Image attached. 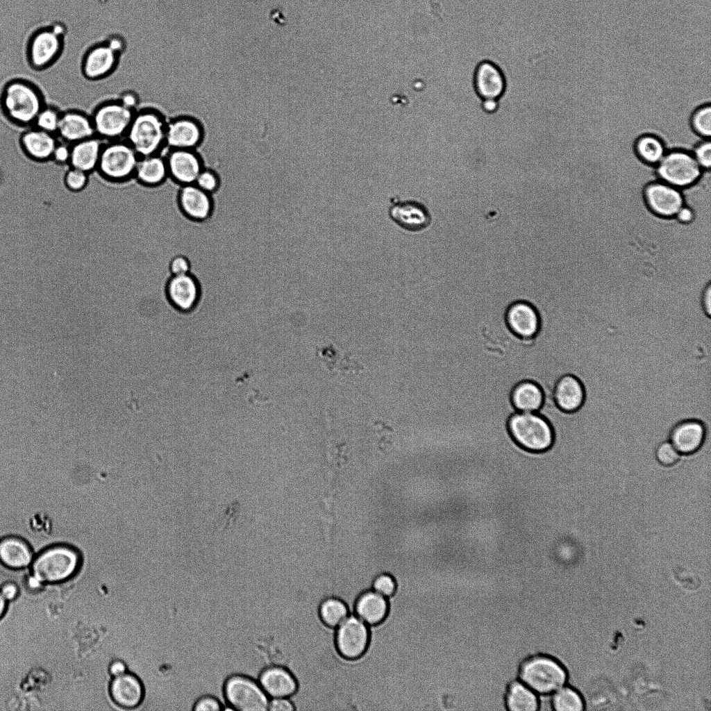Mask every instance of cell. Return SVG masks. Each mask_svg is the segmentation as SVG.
<instances>
[{
  "label": "cell",
  "instance_id": "cell-46",
  "mask_svg": "<svg viewBox=\"0 0 711 711\" xmlns=\"http://www.w3.org/2000/svg\"><path fill=\"white\" fill-rule=\"evenodd\" d=\"M0 592L8 602L14 601L20 594L19 585L12 580L6 581L1 585Z\"/></svg>",
  "mask_w": 711,
  "mask_h": 711
},
{
  "label": "cell",
  "instance_id": "cell-33",
  "mask_svg": "<svg viewBox=\"0 0 711 711\" xmlns=\"http://www.w3.org/2000/svg\"><path fill=\"white\" fill-rule=\"evenodd\" d=\"M511 399L518 412H536L542 406L543 393L538 385L525 380L515 387Z\"/></svg>",
  "mask_w": 711,
  "mask_h": 711
},
{
  "label": "cell",
  "instance_id": "cell-13",
  "mask_svg": "<svg viewBox=\"0 0 711 711\" xmlns=\"http://www.w3.org/2000/svg\"><path fill=\"white\" fill-rule=\"evenodd\" d=\"M176 202L181 212L195 222H203L209 219L215 209L213 195L203 191L194 183L178 187Z\"/></svg>",
  "mask_w": 711,
  "mask_h": 711
},
{
  "label": "cell",
  "instance_id": "cell-24",
  "mask_svg": "<svg viewBox=\"0 0 711 711\" xmlns=\"http://www.w3.org/2000/svg\"><path fill=\"white\" fill-rule=\"evenodd\" d=\"M117 51L109 42L92 47L83 61L85 76L90 79H97L107 75L116 64Z\"/></svg>",
  "mask_w": 711,
  "mask_h": 711
},
{
  "label": "cell",
  "instance_id": "cell-22",
  "mask_svg": "<svg viewBox=\"0 0 711 711\" xmlns=\"http://www.w3.org/2000/svg\"><path fill=\"white\" fill-rule=\"evenodd\" d=\"M474 85L481 98L497 100L504 92L505 81L501 71L494 64L484 61L476 69Z\"/></svg>",
  "mask_w": 711,
  "mask_h": 711
},
{
  "label": "cell",
  "instance_id": "cell-11",
  "mask_svg": "<svg viewBox=\"0 0 711 711\" xmlns=\"http://www.w3.org/2000/svg\"><path fill=\"white\" fill-rule=\"evenodd\" d=\"M334 642L336 650L343 658L358 659L367 649L369 628L358 617L350 615L338 626Z\"/></svg>",
  "mask_w": 711,
  "mask_h": 711
},
{
  "label": "cell",
  "instance_id": "cell-3",
  "mask_svg": "<svg viewBox=\"0 0 711 711\" xmlns=\"http://www.w3.org/2000/svg\"><path fill=\"white\" fill-rule=\"evenodd\" d=\"M166 126L159 112L140 110L135 114L126 133L128 142L140 157L160 153L165 146Z\"/></svg>",
  "mask_w": 711,
  "mask_h": 711
},
{
  "label": "cell",
  "instance_id": "cell-7",
  "mask_svg": "<svg viewBox=\"0 0 711 711\" xmlns=\"http://www.w3.org/2000/svg\"><path fill=\"white\" fill-rule=\"evenodd\" d=\"M656 170L660 181L682 189L696 182L703 169L692 153L672 150L667 151L656 165Z\"/></svg>",
  "mask_w": 711,
  "mask_h": 711
},
{
  "label": "cell",
  "instance_id": "cell-12",
  "mask_svg": "<svg viewBox=\"0 0 711 711\" xmlns=\"http://www.w3.org/2000/svg\"><path fill=\"white\" fill-rule=\"evenodd\" d=\"M387 213L395 224L410 233L423 231L431 223V215L426 206L413 199L392 197Z\"/></svg>",
  "mask_w": 711,
  "mask_h": 711
},
{
  "label": "cell",
  "instance_id": "cell-36",
  "mask_svg": "<svg viewBox=\"0 0 711 711\" xmlns=\"http://www.w3.org/2000/svg\"><path fill=\"white\" fill-rule=\"evenodd\" d=\"M692 131L703 139L711 136V105L706 103L696 108L689 118Z\"/></svg>",
  "mask_w": 711,
  "mask_h": 711
},
{
  "label": "cell",
  "instance_id": "cell-51",
  "mask_svg": "<svg viewBox=\"0 0 711 711\" xmlns=\"http://www.w3.org/2000/svg\"><path fill=\"white\" fill-rule=\"evenodd\" d=\"M701 304L704 312L709 317L711 315V285H708L701 296Z\"/></svg>",
  "mask_w": 711,
  "mask_h": 711
},
{
  "label": "cell",
  "instance_id": "cell-45",
  "mask_svg": "<svg viewBox=\"0 0 711 711\" xmlns=\"http://www.w3.org/2000/svg\"><path fill=\"white\" fill-rule=\"evenodd\" d=\"M223 709L222 703L217 698L210 695L200 697L192 707L193 711H220Z\"/></svg>",
  "mask_w": 711,
  "mask_h": 711
},
{
  "label": "cell",
  "instance_id": "cell-39",
  "mask_svg": "<svg viewBox=\"0 0 711 711\" xmlns=\"http://www.w3.org/2000/svg\"><path fill=\"white\" fill-rule=\"evenodd\" d=\"M60 114L53 108H43L35 120L37 128L53 133L58 131Z\"/></svg>",
  "mask_w": 711,
  "mask_h": 711
},
{
  "label": "cell",
  "instance_id": "cell-27",
  "mask_svg": "<svg viewBox=\"0 0 711 711\" xmlns=\"http://www.w3.org/2000/svg\"><path fill=\"white\" fill-rule=\"evenodd\" d=\"M33 553L23 540L6 537L0 538V563L9 570H23L31 564Z\"/></svg>",
  "mask_w": 711,
  "mask_h": 711
},
{
  "label": "cell",
  "instance_id": "cell-44",
  "mask_svg": "<svg viewBox=\"0 0 711 711\" xmlns=\"http://www.w3.org/2000/svg\"><path fill=\"white\" fill-rule=\"evenodd\" d=\"M692 154L699 165L703 170H710L711 166V141L710 139L703 140L694 149Z\"/></svg>",
  "mask_w": 711,
  "mask_h": 711
},
{
  "label": "cell",
  "instance_id": "cell-4",
  "mask_svg": "<svg viewBox=\"0 0 711 711\" xmlns=\"http://www.w3.org/2000/svg\"><path fill=\"white\" fill-rule=\"evenodd\" d=\"M508 429L516 442L529 451H545L553 441V432L550 424L537 412L515 413L509 419Z\"/></svg>",
  "mask_w": 711,
  "mask_h": 711
},
{
  "label": "cell",
  "instance_id": "cell-15",
  "mask_svg": "<svg viewBox=\"0 0 711 711\" xmlns=\"http://www.w3.org/2000/svg\"><path fill=\"white\" fill-rule=\"evenodd\" d=\"M169 178L181 186L194 183L204 167V161L196 149H169L164 156Z\"/></svg>",
  "mask_w": 711,
  "mask_h": 711
},
{
  "label": "cell",
  "instance_id": "cell-31",
  "mask_svg": "<svg viewBox=\"0 0 711 711\" xmlns=\"http://www.w3.org/2000/svg\"><path fill=\"white\" fill-rule=\"evenodd\" d=\"M21 144L31 158L44 160L52 157L58 144L52 133L39 128L24 132L21 137Z\"/></svg>",
  "mask_w": 711,
  "mask_h": 711
},
{
  "label": "cell",
  "instance_id": "cell-34",
  "mask_svg": "<svg viewBox=\"0 0 711 711\" xmlns=\"http://www.w3.org/2000/svg\"><path fill=\"white\" fill-rule=\"evenodd\" d=\"M635 151L645 162L657 165L667 150L662 140L654 134H644L635 142Z\"/></svg>",
  "mask_w": 711,
  "mask_h": 711
},
{
  "label": "cell",
  "instance_id": "cell-5",
  "mask_svg": "<svg viewBox=\"0 0 711 711\" xmlns=\"http://www.w3.org/2000/svg\"><path fill=\"white\" fill-rule=\"evenodd\" d=\"M1 104L7 116L20 124L35 122L42 106L38 91L24 81H14L7 84L2 92Z\"/></svg>",
  "mask_w": 711,
  "mask_h": 711
},
{
  "label": "cell",
  "instance_id": "cell-1",
  "mask_svg": "<svg viewBox=\"0 0 711 711\" xmlns=\"http://www.w3.org/2000/svg\"><path fill=\"white\" fill-rule=\"evenodd\" d=\"M81 565V557L74 549L56 546L36 556L31 564L30 574L44 585H60L73 579Z\"/></svg>",
  "mask_w": 711,
  "mask_h": 711
},
{
  "label": "cell",
  "instance_id": "cell-6",
  "mask_svg": "<svg viewBox=\"0 0 711 711\" xmlns=\"http://www.w3.org/2000/svg\"><path fill=\"white\" fill-rule=\"evenodd\" d=\"M223 692L226 706L233 711L268 710V696L258 681L249 676L236 674L228 677Z\"/></svg>",
  "mask_w": 711,
  "mask_h": 711
},
{
  "label": "cell",
  "instance_id": "cell-28",
  "mask_svg": "<svg viewBox=\"0 0 711 711\" xmlns=\"http://www.w3.org/2000/svg\"><path fill=\"white\" fill-rule=\"evenodd\" d=\"M554 400L557 406L564 412L578 410L585 400V390L582 383L572 375L562 376L555 386Z\"/></svg>",
  "mask_w": 711,
  "mask_h": 711
},
{
  "label": "cell",
  "instance_id": "cell-19",
  "mask_svg": "<svg viewBox=\"0 0 711 711\" xmlns=\"http://www.w3.org/2000/svg\"><path fill=\"white\" fill-rule=\"evenodd\" d=\"M710 433V426L697 419H685L674 426L669 440L680 454L689 455L701 447Z\"/></svg>",
  "mask_w": 711,
  "mask_h": 711
},
{
  "label": "cell",
  "instance_id": "cell-23",
  "mask_svg": "<svg viewBox=\"0 0 711 711\" xmlns=\"http://www.w3.org/2000/svg\"><path fill=\"white\" fill-rule=\"evenodd\" d=\"M507 323L513 333L523 338L535 335L539 327V319L535 309L529 303L519 301L511 305L506 315Z\"/></svg>",
  "mask_w": 711,
  "mask_h": 711
},
{
  "label": "cell",
  "instance_id": "cell-37",
  "mask_svg": "<svg viewBox=\"0 0 711 711\" xmlns=\"http://www.w3.org/2000/svg\"><path fill=\"white\" fill-rule=\"evenodd\" d=\"M553 694L551 703L557 711H578L583 710V702L579 695L569 688H560Z\"/></svg>",
  "mask_w": 711,
  "mask_h": 711
},
{
  "label": "cell",
  "instance_id": "cell-30",
  "mask_svg": "<svg viewBox=\"0 0 711 711\" xmlns=\"http://www.w3.org/2000/svg\"><path fill=\"white\" fill-rule=\"evenodd\" d=\"M103 146L101 141L90 137L73 144L70 148L72 167L89 172L98 166Z\"/></svg>",
  "mask_w": 711,
  "mask_h": 711
},
{
  "label": "cell",
  "instance_id": "cell-41",
  "mask_svg": "<svg viewBox=\"0 0 711 711\" xmlns=\"http://www.w3.org/2000/svg\"><path fill=\"white\" fill-rule=\"evenodd\" d=\"M167 269L171 276L183 275L192 272V262L187 255L178 253L168 260Z\"/></svg>",
  "mask_w": 711,
  "mask_h": 711
},
{
  "label": "cell",
  "instance_id": "cell-54",
  "mask_svg": "<svg viewBox=\"0 0 711 711\" xmlns=\"http://www.w3.org/2000/svg\"><path fill=\"white\" fill-rule=\"evenodd\" d=\"M8 601L4 599L0 592V620L4 617L8 610Z\"/></svg>",
  "mask_w": 711,
  "mask_h": 711
},
{
  "label": "cell",
  "instance_id": "cell-10",
  "mask_svg": "<svg viewBox=\"0 0 711 711\" xmlns=\"http://www.w3.org/2000/svg\"><path fill=\"white\" fill-rule=\"evenodd\" d=\"M133 110L120 100L101 105L91 118L95 133L108 139L126 134L135 115Z\"/></svg>",
  "mask_w": 711,
  "mask_h": 711
},
{
  "label": "cell",
  "instance_id": "cell-17",
  "mask_svg": "<svg viewBox=\"0 0 711 711\" xmlns=\"http://www.w3.org/2000/svg\"><path fill=\"white\" fill-rule=\"evenodd\" d=\"M644 196L650 209L662 217H675L685 205L680 189L662 181L648 185L645 188Z\"/></svg>",
  "mask_w": 711,
  "mask_h": 711
},
{
  "label": "cell",
  "instance_id": "cell-8",
  "mask_svg": "<svg viewBox=\"0 0 711 711\" xmlns=\"http://www.w3.org/2000/svg\"><path fill=\"white\" fill-rule=\"evenodd\" d=\"M139 158L128 142H115L103 147L97 167L104 177L124 181L134 176Z\"/></svg>",
  "mask_w": 711,
  "mask_h": 711
},
{
  "label": "cell",
  "instance_id": "cell-29",
  "mask_svg": "<svg viewBox=\"0 0 711 711\" xmlns=\"http://www.w3.org/2000/svg\"><path fill=\"white\" fill-rule=\"evenodd\" d=\"M134 176L145 187L153 188L162 185L169 179L165 156L157 153L140 157Z\"/></svg>",
  "mask_w": 711,
  "mask_h": 711
},
{
  "label": "cell",
  "instance_id": "cell-14",
  "mask_svg": "<svg viewBox=\"0 0 711 711\" xmlns=\"http://www.w3.org/2000/svg\"><path fill=\"white\" fill-rule=\"evenodd\" d=\"M165 295L176 310L183 312L196 308L201 296V288L197 278L189 274L171 276L165 284Z\"/></svg>",
  "mask_w": 711,
  "mask_h": 711
},
{
  "label": "cell",
  "instance_id": "cell-35",
  "mask_svg": "<svg viewBox=\"0 0 711 711\" xmlns=\"http://www.w3.org/2000/svg\"><path fill=\"white\" fill-rule=\"evenodd\" d=\"M349 610L347 605L340 599L334 596L322 600L318 608V614L321 622L329 628L338 626L347 617Z\"/></svg>",
  "mask_w": 711,
  "mask_h": 711
},
{
  "label": "cell",
  "instance_id": "cell-52",
  "mask_svg": "<svg viewBox=\"0 0 711 711\" xmlns=\"http://www.w3.org/2000/svg\"><path fill=\"white\" fill-rule=\"evenodd\" d=\"M498 101L496 99H483L482 104L483 110L487 112H494L498 108Z\"/></svg>",
  "mask_w": 711,
  "mask_h": 711
},
{
  "label": "cell",
  "instance_id": "cell-25",
  "mask_svg": "<svg viewBox=\"0 0 711 711\" xmlns=\"http://www.w3.org/2000/svg\"><path fill=\"white\" fill-rule=\"evenodd\" d=\"M57 132L64 140L73 144L92 137L95 133L92 119L77 111L60 115Z\"/></svg>",
  "mask_w": 711,
  "mask_h": 711
},
{
  "label": "cell",
  "instance_id": "cell-48",
  "mask_svg": "<svg viewBox=\"0 0 711 711\" xmlns=\"http://www.w3.org/2000/svg\"><path fill=\"white\" fill-rule=\"evenodd\" d=\"M56 162L63 164L69 161L70 148L65 144H57L51 157Z\"/></svg>",
  "mask_w": 711,
  "mask_h": 711
},
{
  "label": "cell",
  "instance_id": "cell-32",
  "mask_svg": "<svg viewBox=\"0 0 711 711\" xmlns=\"http://www.w3.org/2000/svg\"><path fill=\"white\" fill-rule=\"evenodd\" d=\"M503 701L509 711H536L539 707V696L519 680L508 685Z\"/></svg>",
  "mask_w": 711,
  "mask_h": 711
},
{
  "label": "cell",
  "instance_id": "cell-18",
  "mask_svg": "<svg viewBox=\"0 0 711 711\" xmlns=\"http://www.w3.org/2000/svg\"><path fill=\"white\" fill-rule=\"evenodd\" d=\"M203 140V128L192 117H179L167 124L165 146L169 149H196Z\"/></svg>",
  "mask_w": 711,
  "mask_h": 711
},
{
  "label": "cell",
  "instance_id": "cell-40",
  "mask_svg": "<svg viewBox=\"0 0 711 711\" xmlns=\"http://www.w3.org/2000/svg\"><path fill=\"white\" fill-rule=\"evenodd\" d=\"M655 455L661 465L672 466L678 461L681 454L669 440H666L658 444L655 451Z\"/></svg>",
  "mask_w": 711,
  "mask_h": 711
},
{
  "label": "cell",
  "instance_id": "cell-49",
  "mask_svg": "<svg viewBox=\"0 0 711 711\" xmlns=\"http://www.w3.org/2000/svg\"><path fill=\"white\" fill-rule=\"evenodd\" d=\"M108 671L110 677L113 678L125 674L128 671V667L124 661L115 660L110 663Z\"/></svg>",
  "mask_w": 711,
  "mask_h": 711
},
{
  "label": "cell",
  "instance_id": "cell-43",
  "mask_svg": "<svg viewBox=\"0 0 711 711\" xmlns=\"http://www.w3.org/2000/svg\"><path fill=\"white\" fill-rule=\"evenodd\" d=\"M64 181L68 189L74 192L82 190L86 186L88 178L87 173L72 167L65 175Z\"/></svg>",
  "mask_w": 711,
  "mask_h": 711
},
{
  "label": "cell",
  "instance_id": "cell-2",
  "mask_svg": "<svg viewBox=\"0 0 711 711\" xmlns=\"http://www.w3.org/2000/svg\"><path fill=\"white\" fill-rule=\"evenodd\" d=\"M517 678L539 696H546L562 688L567 676L557 660L549 655L536 653L522 661Z\"/></svg>",
  "mask_w": 711,
  "mask_h": 711
},
{
  "label": "cell",
  "instance_id": "cell-50",
  "mask_svg": "<svg viewBox=\"0 0 711 711\" xmlns=\"http://www.w3.org/2000/svg\"><path fill=\"white\" fill-rule=\"evenodd\" d=\"M676 219L683 224L691 222L694 218V212L692 208L684 205L676 214Z\"/></svg>",
  "mask_w": 711,
  "mask_h": 711
},
{
  "label": "cell",
  "instance_id": "cell-42",
  "mask_svg": "<svg viewBox=\"0 0 711 711\" xmlns=\"http://www.w3.org/2000/svg\"><path fill=\"white\" fill-rule=\"evenodd\" d=\"M371 587L374 591L380 595L390 597L395 593L396 584L392 575L387 573H381L373 579Z\"/></svg>",
  "mask_w": 711,
  "mask_h": 711
},
{
  "label": "cell",
  "instance_id": "cell-53",
  "mask_svg": "<svg viewBox=\"0 0 711 711\" xmlns=\"http://www.w3.org/2000/svg\"><path fill=\"white\" fill-rule=\"evenodd\" d=\"M120 101L126 106L133 109V107L137 103L135 96L131 94H125Z\"/></svg>",
  "mask_w": 711,
  "mask_h": 711
},
{
  "label": "cell",
  "instance_id": "cell-21",
  "mask_svg": "<svg viewBox=\"0 0 711 711\" xmlns=\"http://www.w3.org/2000/svg\"><path fill=\"white\" fill-rule=\"evenodd\" d=\"M257 681L268 697L271 699L291 697L298 689L294 676L281 665L266 667L260 672Z\"/></svg>",
  "mask_w": 711,
  "mask_h": 711
},
{
  "label": "cell",
  "instance_id": "cell-38",
  "mask_svg": "<svg viewBox=\"0 0 711 711\" xmlns=\"http://www.w3.org/2000/svg\"><path fill=\"white\" fill-rule=\"evenodd\" d=\"M194 183L203 191L213 195L219 190L221 179L215 169L204 166Z\"/></svg>",
  "mask_w": 711,
  "mask_h": 711
},
{
  "label": "cell",
  "instance_id": "cell-20",
  "mask_svg": "<svg viewBox=\"0 0 711 711\" xmlns=\"http://www.w3.org/2000/svg\"><path fill=\"white\" fill-rule=\"evenodd\" d=\"M62 32V27L57 25L51 29L42 30L33 37L29 47V58L33 67H45L56 58L60 49V35Z\"/></svg>",
  "mask_w": 711,
  "mask_h": 711
},
{
  "label": "cell",
  "instance_id": "cell-47",
  "mask_svg": "<svg viewBox=\"0 0 711 711\" xmlns=\"http://www.w3.org/2000/svg\"><path fill=\"white\" fill-rule=\"evenodd\" d=\"M295 710L293 702L288 698H273L269 702L268 710L270 711H292Z\"/></svg>",
  "mask_w": 711,
  "mask_h": 711
},
{
  "label": "cell",
  "instance_id": "cell-16",
  "mask_svg": "<svg viewBox=\"0 0 711 711\" xmlns=\"http://www.w3.org/2000/svg\"><path fill=\"white\" fill-rule=\"evenodd\" d=\"M108 693L117 709L134 710L140 708L144 700V687L139 677L128 671L111 678Z\"/></svg>",
  "mask_w": 711,
  "mask_h": 711
},
{
  "label": "cell",
  "instance_id": "cell-26",
  "mask_svg": "<svg viewBox=\"0 0 711 711\" xmlns=\"http://www.w3.org/2000/svg\"><path fill=\"white\" fill-rule=\"evenodd\" d=\"M361 620L370 626L381 623L389 610L388 600L375 591L367 590L357 598L353 608Z\"/></svg>",
  "mask_w": 711,
  "mask_h": 711
},
{
  "label": "cell",
  "instance_id": "cell-9",
  "mask_svg": "<svg viewBox=\"0 0 711 711\" xmlns=\"http://www.w3.org/2000/svg\"><path fill=\"white\" fill-rule=\"evenodd\" d=\"M327 466L323 503L324 506V533L327 542H330L334 526V505L337 480L345 462L346 448L343 444H339L338 442L335 443L334 437H327Z\"/></svg>",
  "mask_w": 711,
  "mask_h": 711
}]
</instances>
